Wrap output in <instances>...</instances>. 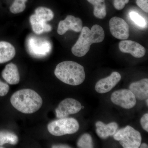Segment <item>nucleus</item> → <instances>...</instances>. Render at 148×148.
Listing matches in <instances>:
<instances>
[{
  "mask_svg": "<svg viewBox=\"0 0 148 148\" xmlns=\"http://www.w3.org/2000/svg\"><path fill=\"white\" fill-rule=\"evenodd\" d=\"M10 102L14 108L24 114H33L42 105V99L36 92L30 89L18 90L12 95Z\"/></svg>",
  "mask_w": 148,
  "mask_h": 148,
  "instance_id": "f257e3e1",
  "label": "nucleus"
},
{
  "mask_svg": "<svg viewBox=\"0 0 148 148\" xmlns=\"http://www.w3.org/2000/svg\"><path fill=\"white\" fill-rule=\"evenodd\" d=\"M104 38V30L99 25L95 24L91 29L86 27H83L78 39L72 47V53L77 57L84 56L92 44L102 42Z\"/></svg>",
  "mask_w": 148,
  "mask_h": 148,
  "instance_id": "f03ea898",
  "label": "nucleus"
},
{
  "mask_svg": "<svg viewBox=\"0 0 148 148\" xmlns=\"http://www.w3.org/2000/svg\"><path fill=\"white\" fill-rule=\"evenodd\" d=\"M54 74L62 82L72 86L82 84L86 76L83 66L73 61H65L58 64Z\"/></svg>",
  "mask_w": 148,
  "mask_h": 148,
  "instance_id": "7ed1b4c3",
  "label": "nucleus"
},
{
  "mask_svg": "<svg viewBox=\"0 0 148 148\" xmlns=\"http://www.w3.org/2000/svg\"><path fill=\"white\" fill-rule=\"evenodd\" d=\"M79 127L77 121L73 118L59 119L51 122L47 125L49 133L56 136L74 134L77 132Z\"/></svg>",
  "mask_w": 148,
  "mask_h": 148,
  "instance_id": "20e7f679",
  "label": "nucleus"
},
{
  "mask_svg": "<svg viewBox=\"0 0 148 148\" xmlns=\"http://www.w3.org/2000/svg\"><path fill=\"white\" fill-rule=\"evenodd\" d=\"M113 137L124 148H139L142 142L140 132L129 125L117 131Z\"/></svg>",
  "mask_w": 148,
  "mask_h": 148,
  "instance_id": "39448f33",
  "label": "nucleus"
},
{
  "mask_svg": "<svg viewBox=\"0 0 148 148\" xmlns=\"http://www.w3.org/2000/svg\"><path fill=\"white\" fill-rule=\"evenodd\" d=\"M111 100L115 105L123 108H132L136 104V98L129 89H121L113 92Z\"/></svg>",
  "mask_w": 148,
  "mask_h": 148,
  "instance_id": "423d86ee",
  "label": "nucleus"
},
{
  "mask_svg": "<svg viewBox=\"0 0 148 148\" xmlns=\"http://www.w3.org/2000/svg\"><path fill=\"white\" fill-rule=\"evenodd\" d=\"M82 109L81 103L72 98H68L59 103L55 110L56 116L58 119L64 118L69 115L77 113Z\"/></svg>",
  "mask_w": 148,
  "mask_h": 148,
  "instance_id": "0eeeda50",
  "label": "nucleus"
},
{
  "mask_svg": "<svg viewBox=\"0 0 148 148\" xmlns=\"http://www.w3.org/2000/svg\"><path fill=\"white\" fill-rule=\"evenodd\" d=\"M110 31L113 36L118 39L127 40L129 37V27L124 19L114 16L109 21Z\"/></svg>",
  "mask_w": 148,
  "mask_h": 148,
  "instance_id": "6e6552de",
  "label": "nucleus"
},
{
  "mask_svg": "<svg viewBox=\"0 0 148 148\" xmlns=\"http://www.w3.org/2000/svg\"><path fill=\"white\" fill-rule=\"evenodd\" d=\"M82 21L80 18L73 15H68L64 20L59 22L57 33L59 35H63L70 30L79 32L82 29Z\"/></svg>",
  "mask_w": 148,
  "mask_h": 148,
  "instance_id": "1a4fd4ad",
  "label": "nucleus"
},
{
  "mask_svg": "<svg viewBox=\"0 0 148 148\" xmlns=\"http://www.w3.org/2000/svg\"><path fill=\"white\" fill-rule=\"evenodd\" d=\"M119 47L122 52L130 53L135 58H142L146 54L145 48L134 41L125 40L121 41Z\"/></svg>",
  "mask_w": 148,
  "mask_h": 148,
  "instance_id": "9d476101",
  "label": "nucleus"
},
{
  "mask_svg": "<svg viewBox=\"0 0 148 148\" xmlns=\"http://www.w3.org/2000/svg\"><path fill=\"white\" fill-rule=\"evenodd\" d=\"M120 74L113 72L110 76L98 81L95 86V90L98 93H105L110 91L121 79Z\"/></svg>",
  "mask_w": 148,
  "mask_h": 148,
  "instance_id": "9b49d317",
  "label": "nucleus"
},
{
  "mask_svg": "<svg viewBox=\"0 0 148 148\" xmlns=\"http://www.w3.org/2000/svg\"><path fill=\"white\" fill-rule=\"evenodd\" d=\"M129 90L140 100H146L148 97V79H143L130 85Z\"/></svg>",
  "mask_w": 148,
  "mask_h": 148,
  "instance_id": "f8f14e48",
  "label": "nucleus"
},
{
  "mask_svg": "<svg viewBox=\"0 0 148 148\" xmlns=\"http://www.w3.org/2000/svg\"><path fill=\"white\" fill-rule=\"evenodd\" d=\"M96 132L100 138L106 139L110 136H113L117 130V123L112 122L108 124H105L102 121H98L95 123Z\"/></svg>",
  "mask_w": 148,
  "mask_h": 148,
  "instance_id": "ddd939ff",
  "label": "nucleus"
},
{
  "mask_svg": "<svg viewBox=\"0 0 148 148\" xmlns=\"http://www.w3.org/2000/svg\"><path fill=\"white\" fill-rule=\"evenodd\" d=\"M3 78L8 84H16L20 81L18 68L15 64L11 63L7 65L2 73Z\"/></svg>",
  "mask_w": 148,
  "mask_h": 148,
  "instance_id": "4468645a",
  "label": "nucleus"
},
{
  "mask_svg": "<svg viewBox=\"0 0 148 148\" xmlns=\"http://www.w3.org/2000/svg\"><path fill=\"white\" fill-rule=\"evenodd\" d=\"M30 22L33 31L37 34H41L44 32H50L52 30L51 25L35 14L30 16Z\"/></svg>",
  "mask_w": 148,
  "mask_h": 148,
  "instance_id": "2eb2a0df",
  "label": "nucleus"
},
{
  "mask_svg": "<svg viewBox=\"0 0 148 148\" xmlns=\"http://www.w3.org/2000/svg\"><path fill=\"white\" fill-rule=\"evenodd\" d=\"M15 48L10 43L0 41V64L10 61L15 56Z\"/></svg>",
  "mask_w": 148,
  "mask_h": 148,
  "instance_id": "dca6fc26",
  "label": "nucleus"
},
{
  "mask_svg": "<svg viewBox=\"0 0 148 148\" xmlns=\"http://www.w3.org/2000/svg\"><path fill=\"white\" fill-rule=\"evenodd\" d=\"M88 2L94 6L93 14L96 17L103 19L107 14L106 6L105 0H87Z\"/></svg>",
  "mask_w": 148,
  "mask_h": 148,
  "instance_id": "f3484780",
  "label": "nucleus"
},
{
  "mask_svg": "<svg viewBox=\"0 0 148 148\" xmlns=\"http://www.w3.org/2000/svg\"><path fill=\"white\" fill-rule=\"evenodd\" d=\"M18 142V137L13 132L6 130L0 131V146H3L5 144L14 145Z\"/></svg>",
  "mask_w": 148,
  "mask_h": 148,
  "instance_id": "a211bd4d",
  "label": "nucleus"
},
{
  "mask_svg": "<svg viewBox=\"0 0 148 148\" xmlns=\"http://www.w3.org/2000/svg\"><path fill=\"white\" fill-rule=\"evenodd\" d=\"M35 14L47 22L52 20L54 17L53 11L50 9L44 7H40L36 9Z\"/></svg>",
  "mask_w": 148,
  "mask_h": 148,
  "instance_id": "6ab92c4d",
  "label": "nucleus"
},
{
  "mask_svg": "<svg viewBox=\"0 0 148 148\" xmlns=\"http://www.w3.org/2000/svg\"><path fill=\"white\" fill-rule=\"evenodd\" d=\"M79 148H92L94 147L92 137L88 133H85L82 135L77 143Z\"/></svg>",
  "mask_w": 148,
  "mask_h": 148,
  "instance_id": "aec40b11",
  "label": "nucleus"
},
{
  "mask_svg": "<svg viewBox=\"0 0 148 148\" xmlns=\"http://www.w3.org/2000/svg\"><path fill=\"white\" fill-rule=\"evenodd\" d=\"M28 0H14L10 7L12 13L17 14L21 13L25 10L26 8V3Z\"/></svg>",
  "mask_w": 148,
  "mask_h": 148,
  "instance_id": "412c9836",
  "label": "nucleus"
},
{
  "mask_svg": "<svg viewBox=\"0 0 148 148\" xmlns=\"http://www.w3.org/2000/svg\"><path fill=\"white\" fill-rule=\"evenodd\" d=\"M130 16L131 20L139 27H143L146 26V22L145 18L137 12H131L130 13Z\"/></svg>",
  "mask_w": 148,
  "mask_h": 148,
  "instance_id": "4be33fe9",
  "label": "nucleus"
},
{
  "mask_svg": "<svg viewBox=\"0 0 148 148\" xmlns=\"http://www.w3.org/2000/svg\"><path fill=\"white\" fill-rule=\"evenodd\" d=\"M129 0H114V6L118 10H121L124 8L126 4L129 2Z\"/></svg>",
  "mask_w": 148,
  "mask_h": 148,
  "instance_id": "5701e85b",
  "label": "nucleus"
},
{
  "mask_svg": "<svg viewBox=\"0 0 148 148\" xmlns=\"http://www.w3.org/2000/svg\"><path fill=\"white\" fill-rule=\"evenodd\" d=\"M9 89L8 84L0 80V96H5L8 93Z\"/></svg>",
  "mask_w": 148,
  "mask_h": 148,
  "instance_id": "b1692460",
  "label": "nucleus"
},
{
  "mask_svg": "<svg viewBox=\"0 0 148 148\" xmlns=\"http://www.w3.org/2000/svg\"><path fill=\"white\" fill-rule=\"evenodd\" d=\"M137 5L142 10L147 13L148 12V0H137Z\"/></svg>",
  "mask_w": 148,
  "mask_h": 148,
  "instance_id": "393cba45",
  "label": "nucleus"
},
{
  "mask_svg": "<svg viewBox=\"0 0 148 148\" xmlns=\"http://www.w3.org/2000/svg\"><path fill=\"white\" fill-rule=\"evenodd\" d=\"M140 123L144 130L148 132V114H145L141 118Z\"/></svg>",
  "mask_w": 148,
  "mask_h": 148,
  "instance_id": "a878e982",
  "label": "nucleus"
},
{
  "mask_svg": "<svg viewBox=\"0 0 148 148\" xmlns=\"http://www.w3.org/2000/svg\"><path fill=\"white\" fill-rule=\"evenodd\" d=\"M53 148H71V147L69 145H54L51 147Z\"/></svg>",
  "mask_w": 148,
  "mask_h": 148,
  "instance_id": "bb28decb",
  "label": "nucleus"
},
{
  "mask_svg": "<svg viewBox=\"0 0 148 148\" xmlns=\"http://www.w3.org/2000/svg\"><path fill=\"white\" fill-rule=\"evenodd\" d=\"M140 147L141 148H148V146L146 143H143V144L140 145Z\"/></svg>",
  "mask_w": 148,
  "mask_h": 148,
  "instance_id": "cd10ccee",
  "label": "nucleus"
},
{
  "mask_svg": "<svg viewBox=\"0 0 148 148\" xmlns=\"http://www.w3.org/2000/svg\"><path fill=\"white\" fill-rule=\"evenodd\" d=\"M146 103H147V106H148V98H147L146 99Z\"/></svg>",
  "mask_w": 148,
  "mask_h": 148,
  "instance_id": "c85d7f7f",
  "label": "nucleus"
}]
</instances>
